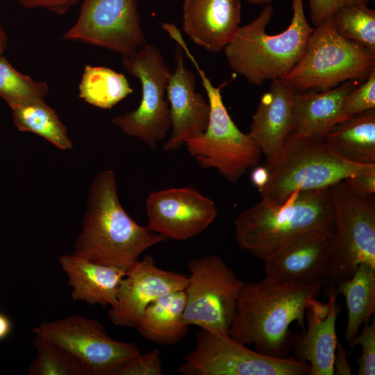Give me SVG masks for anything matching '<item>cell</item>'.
Masks as SVG:
<instances>
[{
    "mask_svg": "<svg viewBox=\"0 0 375 375\" xmlns=\"http://www.w3.org/2000/svg\"><path fill=\"white\" fill-rule=\"evenodd\" d=\"M122 65L141 83L142 97L138 108L111 119L124 133L156 149L171 128V114L166 88L171 74L160 51L146 44L135 53L122 57Z\"/></svg>",
    "mask_w": 375,
    "mask_h": 375,
    "instance_id": "9",
    "label": "cell"
},
{
    "mask_svg": "<svg viewBox=\"0 0 375 375\" xmlns=\"http://www.w3.org/2000/svg\"><path fill=\"white\" fill-rule=\"evenodd\" d=\"M185 306L184 290L166 294L147 306L136 329L148 341L175 344L188 333L190 326L183 319Z\"/></svg>",
    "mask_w": 375,
    "mask_h": 375,
    "instance_id": "23",
    "label": "cell"
},
{
    "mask_svg": "<svg viewBox=\"0 0 375 375\" xmlns=\"http://www.w3.org/2000/svg\"><path fill=\"white\" fill-rule=\"evenodd\" d=\"M368 1V0H308L310 18L313 26L316 27L344 5L367 3Z\"/></svg>",
    "mask_w": 375,
    "mask_h": 375,
    "instance_id": "34",
    "label": "cell"
},
{
    "mask_svg": "<svg viewBox=\"0 0 375 375\" xmlns=\"http://www.w3.org/2000/svg\"><path fill=\"white\" fill-rule=\"evenodd\" d=\"M240 0H184L182 27L197 45L218 53L240 27Z\"/></svg>",
    "mask_w": 375,
    "mask_h": 375,
    "instance_id": "19",
    "label": "cell"
},
{
    "mask_svg": "<svg viewBox=\"0 0 375 375\" xmlns=\"http://www.w3.org/2000/svg\"><path fill=\"white\" fill-rule=\"evenodd\" d=\"M250 4L253 5H269L271 3L276 0H245Z\"/></svg>",
    "mask_w": 375,
    "mask_h": 375,
    "instance_id": "41",
    "label": "cell"
},
{
    "mask_svg": "<svg viewBox=\"0 0 375 375\" xmlns=\"http://www.w3.org/2000/svg\"><path fill=\"white\" fill-rule=\"evenodd\" d=\"M294 94L289 81L276 78L260 99L248 134L265 159L274 156L294 131Z\"/></svg>",
    "mask_w": 375,
    "mask_h": 375,
    "instance_id": "20",
    "label": "cell"
},
{
    "mask_svg": "<svg viewBox=\"0 0 375 375\" xmlns=\"http://www.w3.org/2000/svg\"><path fill=\"white\" fill-rule=\"evenodd\" d=\"M33 344L37 356L28 367V375H87L77 360L59 345L39 335Z\"/></svg>",
    "mask_w": 375,
    "mask_h": 375,
    "instance_id": "30",
    "label": "cell"
},
{
    "mask_svg": "<svg viewBox=\"0 0 375 375\" xmlns=\"http://www.w3.org/2000/svg\"><path fill=\"white\" fill-rule=\"evenodd\" d=\"M48 91L45 82L22 74L0 55V97L10 108L26 101L44 100Z\"/></svg>",
    "mask_w": 375,
    "mask_h": 375,
    "instance_id": "29",
    "label": "cell"
},
{
    "mask_svg": "<svg viewBox=\"0 0 375 375\" xmlns=\"http://www.w3.org/2000/svg\"><path fill=\"white\" fill-rule=\"evenodd\" d=\"M12 328L10 318L0 311V341L6 339L10 335Z\"/></svg>",
    "mask_w": 375,
    "mask_h": 375,
    "instance_id": "39",
    "label": "cell"
},
{
    "mask_svg": "<svg viewBox=\"0 0 375 375\" xmlns=\"http://www.w3.org/2000/svg\"><path fill=\"white\" fill-rule=\"evenodd\" d=\"M292 17L288 28L269 35L266 27L274 15L267 5L250 23L240 26L224 47L231 69L250 83L285 78L301 60L309 35L313 30L304 12L303 0H292Z\"/></svg>",
    "mask_w": 375,
    "mask_h": 375,
    "instance_id": "4",
    "label": "cell"
},
{
    "mask_svg": "<svg viewBox=\"0 0 375 375\" xmlns=\"http://www.w3.org/2000/svg\"><path fill=\"white\" fill-rule=\"evenodd\" d=\"M147 226L167 239L186 240L200 234L216 219V203L194 187L151 192L146 201Z\"/></svg>",
    "mask_w": 375,
    "mask_h": 375,
    "instance_id": "14",
    "label": "cell"
},
{
    "mask_svg": "<svg viewBox=\"0 0 375 375\" xmlns=\"http://www.w3.org/2000/svg\"><path fill=\"white\" fill-rule=\"evenodd\" d=\"M33 331L66 350L87 375H115L140 353L135 343L112 338L99 322L80 315L41 322Z\"/></svg>",
    "mask_w": 375,
    "mask_h": 375,
    "instance_id": "12",
    "label": "cell"
},
{
    "mask_svg": "<svg viewBox=\"0 0 375 375\" xmlns=\"http://www.w3.org/2000/svg\"><path fill=\"white\" fill-rule=\"evenodd\" d=\"M333 234L315 230L299 237L276 256L264 261L265 276L281 283L297 285L325 281Z\"/></svg>",
    "mask_w": 375,
    "mask_h": 375,
    "instance_id": "17",
    "label": "cell"
},
{
    "mask_svg": "<svg viewBox=\"0 0 375 375\" xmlns=\"http://www.w3.org/2000/svg\"><path fill=\"white\" fill-rule=\"evenodd\" d=\"M11 110L13 122L19 131L38 135L61 150L72 148L66 127L44 100L26 101Z\"/></svg>",
    "mask_w": 375,
    "mask_h": 375,
    "instance_id": "26",
    "label": "cell"
},
{
    "mask_svg": "<svg viewBox=\"0 0 375 375\" xmlns=\"http://www.w3.org/2000/svg\"><path fill=\"white\" fill-rule=\"evenodd\" d=\"M160 352L158 349L140 353L121 367L115 375H162Z\"/></svg>",
    "mask_w": 375,
    "mask_h": 375,
    "instance_id": "33",
    "label": "cell"
},
{
    "mask_svg": "<svg viewBox=\"0 0 375 375\" xmlns=\"http://www.w3.org/2000/svg\"><path fill=\"white\" fill-rule=\"evenodd\" d=\"M327 302L317 298L307 304L305 333L292 338L291 346L297 360L309 362V375H333V360L337 342L336 320L340 313L337 295L332 294Z\"/></svg>",
    "mask_w": 375,
    "mask_h": 375,
    "instance_id": "18",
    "label": "cell"
},
{
    "mask_svg": "<svg viewBox=\"0 0 375 375\" xmlns=\"http://www.w3.org/2000/svg\"><path fill=\"white\" fill-rule=\"evenodd\" d=\"M368 1H369V0H368Z\"/></svg>",
    "mask_w": 375,
    "mask_h": 375,
    "instance_id": "42",
    "label": "cell"
},
{
    "mask_svg": "<svg viewBox=\"0 0 375 375\" xmlns=\"http://www.w3.org/2000/svg\"><path fill=\"white\" fill-rule=\"evenodd\" d=\"M371 109H375V69L349 94L342 110V122Z\"/></svg>",
    "mask_w": 375,
    "mask_h": 375,
    "instance_id": "31",
    "label": "cell"
},
{
    "mask_svg": "<svg viewBox=\"0 0 375 375\" xmlns=\"http://www.w3.org/2000/svg\"><path fill=\"white\" fill-rule=\"evenodd\" d=\"M81 0H17L26 9L42 8L56 15L66 14Z\"/></svg>",
    "mask_w": 375,
    "mask_h": 375,
    "instance_id": "36",
    "label": "cell"
},
{
    "mask_svg": "<svg viewBox=\"0 0 375 375\" xmlns=\"http://www.w3.org/2000/svg\"><path fill=\"white\" fill-rule=\"evenodd\" d=\"M331 17L342 37L375 53V11L367 3L344 5Z\"/></svg>",
    "mask_w": 375,
    "mask_h": 375,
    "instance_id": "28",
    "label": "cell"
},
{
    "mask_svg": "<svg viewBox=\"0 0 375 375\" xmlns=\"http://www.w3.org/2000/svg\"><path fill=\"white\" fill-rule=\"evenodd\" d=\"M58 262L72 288L74 301L103 308L115 305L118 288L127 271L92 262L74 253L60 256Z\"/></svg>",
    "mask_w": 375,
    "mask_h": 375,
    "instance_id": "22",
    "label": "cell"
},
{
    "mask_svg": "<svg viewBox=\"0 0 375 375\" xmlns=\"http://www.w3.org/2000/svg\"><path fill=\"white\" fill-rule=\"evenodd\" d=\"M8 44V37L0 24V55L5 51Z\"/></svg>",
    "mask_w": 375,
    "mask_h": 375,
    "instance_id": "40",
    "label": "cell"
},
{
    "mask_svg": "<svg viewBox=\"0 0 375 375\" xmlns=\"http://www.w3.org/2000/svg\"><path fill=\"white\" fill-rule=\"evenodd\" d=\"M79 97L102 109H110L133 92L126 76L106 67L85 65Z\"/></svg>",
    "mask_w": 375,
    "mask_h": 375,
    "instance_id": "27",
    "label": "cell"
},
{
    "mask_svg": "<svg viewBox=\"0 0 375 375\" xmlns=\"http://www.w3.org/2000/svg\"><path fill=\"white\" fill-rule=\"evenodd\" d=\"M167 240L127 214L119 201L112 170L102 171L94 178L74 254L127 271L144 251Z\"/></svg>",
    "mask_w": 375,
    "mask_h": 375,
    "instance_id": "2",
    "label": "cell"
},
{
    "mask_svg": "<svg viewBox=\"0 0 375 375\" xmlns=\"http://www.w3.org/2000/svg\"><path fill=\"white\" fill-rule=\"evenodd\" d=\"M375 69V53L342 37L331 16L313 28L303 54L285 78L296 92L323 91L363 81Z\"/></svg>",
    "mask_w": 375,
    "mask_h": 375,
    "instance_id": "8",
    "label": "cell"
},
{
    "mask_svg": "<svg viewBox=\"0 0 375 375\" xmlns=\"http://www.w3.org/2000/svg\"><path fill=\"white\" fill-rule=\"evenodd\" d=\"M176 67L171 73L166 88L171 114L172 132L163 145L167 152L176 151L191 138L203 133L208 125L210 105L196 92V79L185 66L184 52L176 43Z\"/></svg>",
    "mask_w": 375,
    "mask_h": 375,
    "instance_id": "16",
    "label": "cell"
},
{
    "mask_svg": "<svg viewBox=\"0 0 375 375\" xmlns=\"http://www.w3.org/2000/svg\"><path fill=\"white\" fill-rule=\"evenodd\" d=\"M333 369L335 375L351 374V367L348 360L347 351L339 340L335 351Z\"/></svg>",
    "mask_w": 375,
    "mask_h": 375,
    "instance_id": "37",
    "label": "cell"
},
{
    "mask_svg": "<svg viewBox=\"0 0 375 375\" xmlns=\"http://www.w3.org/2000/svg\"><path fill=\"white\" fill-rule=\"evenodd\" d=\"M268 178V172L264 165H257L253 168L251 173V181L258 190L266 185Z\"/></svg>",
    "mask_w": 375,
    "mask_h": 375,
    "instance_id": "38",
    "label": "cell"
},
{
    "mask_svg": "<svg viewBox=\"0 0 375 375\" xmlns=\"http://www.w3.org/2000/svg\"><path fill=\"white\" fill-rule=\"evenodd\" d=\"M188 276L158 267L149 255L128 270L118 288L108 317L115 326L135 328L147 306L169 292L185 289Z\"/></svg>",
    "mask_w": 375,
    "mask_h": 375,
    "instance_id": "15",
    "label": "cell"
},
{
    "mask_svg": "<svg viewBox=\"0 0 375 375\" xmlns=\"http://www.w3.org/2000/svg\"><path fill=\"white\" fill-rule=\"evenodd\" d=\"M266 185L258 190L260 198L283 203L292 193L329 188L374 164L346 160L323 139L306 138L291 133L278 151L265 159Z\"/></svg>",
    "mask_w": 375,
    "mask_h": 375,
    "instance_id": "5",
    "label": "cell"
},
{
    "mask_svg": "<svg viewBox=\"0 0 375 375\" xmlns=\"http://www.w3.org/2000/svg\"><path fill=\"white\" fill-rule=\"evenodd\" d=\"M334 294L344 296L347 323L344 338L353 348V342L362 325L369 323L375 312V266L360 264L353 276L338 285Z\"/></svg>",
    "mask_w": 375,
    "mask_h": 375,
    "instance_id": "25",
    "label": "cell"
},
{
    "mask_svg": "<svg viewBox=\"0 0 375 375\" xmlns=\"http://www.w3.org/2000/svg\"><path fill=\"white\" fill-rule=\"evenodd\" d=\"M354 192L362 196H372L375 193V165L370 169L344 180Z\"/></svg>",
    "mask_w": 375,
    "mask_h": 375,
    "instance_id": "35",
    "label": "cell"
},
{
    "mask_svg": "<svg viewBox=\"0 0 375 375\" xmlns=\"http://www.w3.org/2000/svg\"><path fill=\"white\" fill-rule=\"evenodd\" d=\"M188 269L184 322L209 332L228 334L244 282L216 255L192 259Z\"/></svg>",
    "mask_w": 375,
    "mask_h": 375,
    "instance_id": "10",
    "label": "cell"
},
{
    "mask_svg": "<svg viewBox=\"0 0 375 375\" xmlns=\"http://www.w3.org/2000/svg\"><path fill=\"white\" fill-rule=\"evenodd\" d=\"M330 189L292 193L283 203L261 198L235 219L238 245L266 261L303 235L315 230L333 233Z\"/></svg>",
    "mask_w": 375,
    "mask_h": 375,
    "instance_id": "3",
    "label": "cell"
},
{
    "mask_svg": "<svg viewBox=\"0 0 375 375\" xmlns=\"http://www.w3.org/2000/svg\"><path fill=\"white\" fill-rule=\"evenodd\" d=\"M323 140L347 160L359 164L375 163V109L337 124Z\"/></svg>",
    "mask_w": 375,
    "mask_h": 375,
    "instance_id": "24",
    "label": "cell"
},
{
    "mask_svg": "<svg viewBox=\"0 0 375 375\" xmlns=\"http://www.w3.org/2000/svg\"><path fill=\"white\" fill-rule=\"evenodd\" d=\"M334 213L327 276L322 292L328 297L358 266H375V199L352 191L344 181L329 188Z\"/></svg>",
    "mask_w": 375,
    "mask_h": 375,
    "instance_id": "7",
    "label": "cell"
},
{
    "mask_svg": "<svg viewBox=\"0 0 375 375\" xmlns=\"http://www.w3.org/2000/svg\"><path fill=\"white\" fill-rule=\"evenodd\" d=\"M359 345L361 353L357 360L358 365V375L375 374V321L364 325L358 333L354 342L353 347Z\"/></svg>",
    "mask_w": 375,
    "mask_h": 375,
    "instance_id": "32",
    "label": "cell"
},
{
    "mask_svg": "<svg viewBox=\"0 0 375 375\" xmlns=\"http://www.w3.org/2000/svg\"><path fill=\"white\" fill-rule=\"evenodd\" d=\"M178 44L197 69L210 105L206 130L188 140L184 145L200 167L215 169L225 180L236 183L249 169L258 165L260 149L248 133L238 128L228 114L222 96V89L226 83L214 86L185 40H179Z\"/></svg>",
    "mask_w": 375,
    "mask_h": 375,
    "instance_id": "6",
    "label": "cell"
},
{
    "mask_svg": "<svg viewBox=\"0 0 375 375\" xmlns=\"http://www.w3.org/2000/svg\"><path fill=\"white\" fill-rule=\"evenodd\" d=\"M359 83L358 80H351L326 90L295 92L292 133L301 138L323 139L342 122L346 101Z\"/></svg>",
    "mask_w": 375,
    "mask_h": 375,
    "instance_id": "21",
    "label": "cell"
},
{
    "mask_svg": "<svg viewBox=\"0 0 375 375\" xmlns=\"http://www.w3.org/2000/svg\"><path fill=\"white\" fill-rule=\"evenodd\" d=\"M324 282L297 285L267 276L244 282L228 335L262 353L284 357L291 346V324L305 328L308 302L322 293Z\"/></svg>",
    "mask_w": 375,
    "mask_h": 375,
    "instance_id": "1",
    "label": "cell"
},
{
    "mask_svg": "<svg viewBox=\"0 0 375 375\" xmlns=\"http://www.w3.org/2000/svg\"><path fill=\"white\" fill-rule=\"evenodd\" d=\"M63 39L129 56L147 44L137 0H82L75 24Z\"/></svg>",
    "mask_w": 375,
    "mask_h": 375,
    "instance_id": "13",
    "label": "cell"
},
{
    "mask_svg": "<svg viewBox=\"0 0 375 375\" xmlns=\"http://www.w3.org/2000/svg\"><path fill=\"white\" fill-rule=\"evenodd\" d=\"M308 363L251 350L228 334L201 329L195 348L184 358L182 375H309Z\"/></svg>",
    "mask_w": 375,
    "mask_h": 375,
    "instance_id": "11",
    "label": "cell"
}]
</instances>
